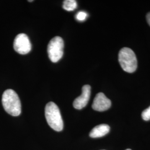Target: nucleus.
Listing matches in <instances>:
<instances>
[{
    "label": "nucleus",
    "instance_id": "3",
    "mask_svg": "<svg viewBox=\"0 0 150 150\" xmlns=\"http://www.w3.org/2000/svg\"><path fill=\"white\" fill-rule=\"evenodd\" d=\"M118 61L122 69L126 72L133 73L137 69V58L131 48L124 47L120 51Z\"/></svg>",
    "mask_w": 150,
    "mask_h": 150
},
{
    "label": "nucleus",
    "instance_id": "2",
    "mask_svg": "<svg viewBox=\"0 0 150 150\" xmlns=\"http://www.w3.org/2000/svg\"><path fill=\"white\" fill-rule=\"evenodd\" d=\"M45 117L49 126L56 131L64 129V122L59 108L54 102H50L45 107Z\"/></svg>",
    "mask_w": 150,
    "mask_h": 150
},
{
    "label": "nucleus",
    "instance_id": "11",
    "mask_svg": "<svg viewBox=\"0 0 150 150\" xmlns=\"http://www.w3.org/2000/svg\"><path fill=\"white\" fill-rule=\"evenodd\" d=\"M142 117L145 121L150 120V106L145 110L142 113Z\"/></svg>",
    "mask_w": 150,
    "mask_h": 150
},
{
    "label": "nucleus",
    "instance_id": "12",
    "mask_svg": "<svg viewBox=\"0 0 150 150\" xmlns=\"http://www.w3.org/2000/svg\"><path fill=\"white\" fill-rule=\"evenodd\" d=\"M146 19H147V23H149V26H150V12L147 14V15H146Z\"/></svg>",
    "mask_w": 150,
    "mask_h": 150
},
{
    "label": "nucleus",
    "instance_id": "7",
    "mask_svg": "<svg viewBox=\"0 0 150 150\" xmlns=\"http://www.w3.org/2000/svg\"><path fill=\"white\" fill-rule=\"evenodd\" d=\"M91 96V86L86 85L82 87V94L75 100L73 103L74 108L81 110L87 105Z\"/></svg>",
    "mask_w": 150,
    "mask_h": 150
},
{
    "label": "nucleus",
    "instance_id": "9",
    "mask_svg": "<svg viewBox=\"0 0 150 150\" xmlns=\"http://www.w3.org/2000/svg\"><path fill=\"white\" fill-rule=\"evenodd\" d=\"M77 7V4L75 0H65L63 2V8L66 11H74Z\"/></svg>",
    "mask_w": 150,
    "mask_h": 150
},
{
    "label": "nucleus",
    "instance_id": "8",
    "mask_svg": "<svg viewBox=\"0 0 150 150\" xmlns=\"http://www.w3.org/2000/svg\"><path fill=\"white\" fill-rule=\"evenodd\" d=\"M110 130V126L106 124H101L95 126L91 130L90 136L92 138L101 137L107 134Z\"/></svg>",
    "mask_w": 150,
    "mask_h": 150
},
{
    "label": "nucleus",
    "instance_id": "1",
    "mask_svg": "<svg viewBox=\"0 0 150 150\" xmlns=\"http://www.w3.org/2000/svg\"><path fill=\"white\" fill-rule=\"evenodd\" d=\"M2 103L5 110L13 116H18L21 112V105L18 95L13 90H6L2 97Z\"/></svg>",
    "mask_w": 150,
    "mask_h": 150
},
{
    "label": "nucleus",
    "instance_id": "10",
    "mask_svg": "<svg viewBox=\"0 0 150 150\" xmlns=\"http://www.w3.org/2000/svg\"><path fill=\"white\" fill-rule=\"evenodd\" d=\"M88 17V14L85 11H80L76 15V18L77 20L79 21H83L86 20Z\"/></svg>",
    "mask_w": 150,
    "mask_h": 150
},
{
    "label": "nucleus",
    "instance_id": "4",
    "mask_svg": "<svg viewBox=\"0 0 150 150\" xmlns=\"http://www.w3.org/2000/svg\"><path fill=\"white\" fill-rule=\"evenodd\" d=\"M64 48V40L59 36L54 37L50 41L47 47V53L49 59L52 62H57L62 57Z\"/></svg>",
    "mask_w": 150,
    "mask_h": 150
},
{
    "label": "nucleus",
    "instance_id": "6",
    "mask_svg": "<svg viewBox=\"0 0 150 150\" xmlns=\"http://www.w3.org/2000/svg\"><path fill=\"white\" fill-rule=\"evenodd\" d=\"M111 106V100L108 99L104 93L100 92L97 93L95 97L92 107L95 111L102 112L109 109Z\"/></svg>",
    "mask_w": 150,
    "mask_h": 150
},
{
    "label": "nucleus",
    "instance_id": "13",
    "mask_svg": "<svg viewBox=\"0 0 150 150\" xmlns=\"http://www.w3.org/2000/svg\"><path fill=\"white\" fill-rule=\"evenodd\" d=\"M131 150V149H127V150Z\"/></svg>",
    "mask_w": 150,
    "mask_h": 150
},
{
    "label": "nucleus",
    "instance_id": "5",
    "mask_svg": "<svg viewBox=\"0 0 150 150\" xmlns=\"http://www.w3.org/2000/svg\"><path fill=\"white\" fill-rule=\"evenodd\" d=\"M31 47L30 39L26 34L20 33L15 38L13 48L17 53L26 54L31 51Z\"/></svg>",
    "mask_w": 150,
    "mask_h": 150
}]
</instances>
